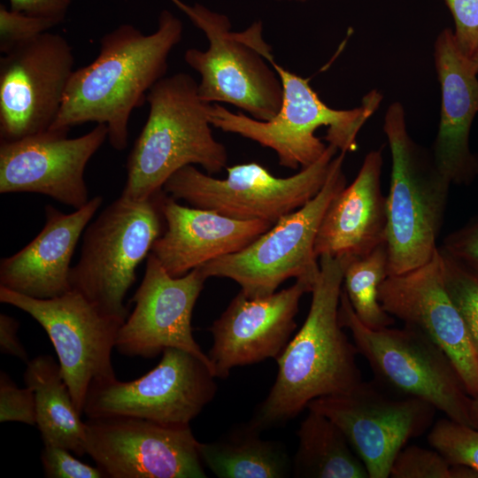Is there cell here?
I'll return each instance as SVG.
<instances>
[{
    "label": "cell",
    "mask_w": 478,
    "mask_h": 478,
    "mask_svg": "<svg viewBox=\"0 0 478 478\" xmlns=\"http://www.w3.org/2000/svg\"><path fill=\"white\" fill-rule=\"evenodd\" d=\"M19 327V322L14 318L0 314V350L4 354L14 356L27 363V353L17 335Z\"/></svg>",
    "instance_id": "8d00e7d4"
},
{
    "label": "cell",
    "mask_w": 478,
    "mask_h": 478,
    "mask_svg": "<svg viewBox=\"0 0 478 478\" xmlns=\"http://www.w3.org/2000/svg\"><path fill=\"white\" fill-rule=\"evenodd\" d=\"M86 451L107 478H204L189 425L131 416L89 418Z\"/></svg>",
    "instance_id": "5bb4252c"
},
{
    "label": "cell",
    "mask_w": 478,
    "mask_h": 478,
    "mask_svg": "<svg viewBox=\"0 0 478 478\" xmlns=\"http://www.w3.org/2000/svg\"><path fill=\"white\" fill-rule=\"evenodd\" d=\"M182 34L181 20L168 10L160 12L152 34L144 35L131 24L106 33L100 39L97 57L73 72L50 129L70 130L87 122L105 124L111 146L126 149L130 115L166 76L168 57Z\"/></svg>",
    "instance_id": "6da1fadb"
},
{
    "label": "cell",
    "mask_w": 478,
    "mask_h": 478,
    "mask_svg": "<svg viewBox=\"0 0 478 478\" xmlns=\"http://www.w3.org/2000/svg\"><path fill=\"white\" fill-rule=\"evenodd\" d=\"M383 130L392 158L386 197L388 274L397 275L426 264L438 250L451 183L433 156L411 138L399 102L389 106Z\"/></svg>",
    "instance_id": "5b68a950"
},
{
    "label": "cell",
    "mask_w": 478,
    "mask_h": 478,
    "mask_svg": "<svg viewBox=\"0 0 478 478\" xmlns=\"http://www.w3.org/2000/svg\"><path fill=\"white\" fill-rule=\"evenodd\" d=\"M206 279L200 267L173 277L150 252L143 281L131 300L135 308L119 330L115 349L122 355L143 358L156 357L166 348L180 349L199 358L214 374L191 328L192 312Z\"/></svg>",
    "instance_id": "e0dca14e"
},
{
    "label": "cell",
    "mask_w": 478,
    "mask_h": 478,
    "mask_svg": "<svg viewBox=\"0 0 478 478\" xmlns=\"http://www.w3.org/2000/svg\"><path fill=\"white\" fill-rule=\"evenodd\" d=\"M455 24L461 51L471 58L478 50V0H444Z\"/></svg>",
    "instance_id": "836d02e7"
},
{
    "label": "cell",
    "mask_w": 478,
    "mask_h": 478,
    "mask_svg": "<svg viewBox=\"0 0 478 478\" xmlns=\"http://www.w3.org/2000/svg\"><path fill=\"white\" fill-rule=\"evenodd\" d=\"M471 412L474 426L478 428V395L472 397Z\"/></svg>",
    "instance_id": "74e56055"
},
{
    "label": "cell",
    "mask_w": 478,
    "mask_h": 478,
    "mask_svg": "<svg viewBox=\"0 0 478 478\" xmlns=\"http://www.w3.org/2000/svg\"><path fill=\"white\" fill-rule=\"evenodd\" d=\"M74 58L68 41L49 31L0 59V137L15 141L48 130L63 103Z\"/></svg>",
    "instance_id": "9a60e30c"
},
{
    "label": "cell",
    "mask_w": 478,
    "mask_h": 478,
    "mask_svg": "<svg viewBox=\"0 0 478 478\" xmlns=\"http://www.w3.org/2000/svg\"><path fill=\"white\" fill-rule=\"evenodd\" d=\"M23 378L35 392L36 425L44 445L62 447L77 456L87 454L86 423L77 412L59 363L49 355L37 356L27 363Z\"/></svg>",
    "instance_id": "cb8c5ba5"
},
{
    "label": "cell",
    "mask_w": 478,
    "mask_h": 478,
    "mask_svg": "<svg viewBox=\"0 0 478 478\" xmlns=\"http://www.w3.org/2000/svg\"><path fill=\"white\" fill-rule=\"evenodd\" d=\"M307 409L331 420L364 464L369 478L389 477L394 459L407 443L432 426L436 409L398 394L377 381L312 400Z\"/></svg>",
    "instance_id": "8fae6325"
},
{
    "label": "cell",
    "mask_w": 478,
    "mask_h": 478,
    "mask_svg": "<svg viewBox=\"0 0 478 478\" xmlns=\"http://www.w3.org/2000/svg\"><path fill=\"white\" fill-rule=\"evenodd\" d=\"M378 298L389 315L437 344L451 359L468 395H478V356L464 319L446 289L439 248L426 264L388 275L380 285Z\"/></svg>",
    "instance_id": "ac0fdd59"
},
{
    "label": "cell",
    "mask_w": 478,
    "mask_h": 478,
    "mask_svg": "<svg viewBox=\"0 0 478 478\" xmlns=\"http://www.w3.org/2000/svg\"><path fill=\"white\" fill-rule=\"evenodd\" d=\"M166 229L150 253L173 277L237 252L271 228L264 220H241L212 210L188 207L166 194Z\"/></svg>",
    "instance_id": "44dd1931"
},
{
    "label": "cell",
    "mask_w": 478,
    "mask_h": 478,
    "mask_svg": "<svg viewBox=\"0 0 478 478\" xmlns=\"http://www.w3.org/2000/svg\"><path fill=\"white\" fill-rule=\"evenodd\" d=\"M435 64L442 104L433 159L451 184H468L478 174V159L469 146L471 126L478 112V73L450 28L436 40Z\"/></svg>",
    "instance_id": "ffe728a7"
},
{
    "label": "cell",
    "mask_w": 478,
    "mask_h": 478,
    "mask_svg": "<svg viewBox=\"0 0 478 478\" xmlns=\"http://www.w3.org/2000/svg\"><path fill=\"white\" fill-rule=\"evenodd\" d=\"M70 451L58 446L44 445L41 460L49 478H102L100 469L75 459Z\"/></svg>",
    "instance_id": "d6a6232c"
},
{
    "label": "cell",
    "mask_w": 478,
    "mask_h": 478,
    "mask_svg": "<svg viewBox=\"0 0 478 478\" xmlns=\"http://www.w3.org/2000/svg\"><path fill=\"white\" fill-rule=\"evenodd\" d=\"M446 289L461 313L478 356V276L440 248Z\"/></svg>",
    "instance_id": "f1b7e54d"
},
{
    "label": "cell",
    "mask_w": 478,
    "mask_h": 478,
    "mask_svg": "<svg viewBox=\"0 0 478 478\" xmlns=\"http://www.w3.org/2000/svg\"><path fill=\"white\" fill-rule=\"evenodd\" d=\"M103 203L96 196L81 208L64 213L45 205V224L23 249L0 263V286L39 299L71 290L70 263L78 241Z\"/></svg>",
    "instance_id": "7402d4cb"
},
{
    "label": "cell",
    "mask_w": 478,
    "mask_h": 478,
    "mask_svg": "<svg viewBox=\"0 0 478 478\" xmlns=\"http://www.w3.org/2000/svg\"><path fill=\"white\" fill-rule=\"evenodd\" d=\"M266 59L278 73L283 89L278 112L268 120H258L242 112H233L220 104H211L212 126L234 133L274 150L281 166L305 168L318 161L328 145L315 135L316 130L328 127L325 136L328 144L341 152L357 149V135L378 108L382 96L372 90L359 107L336 110L320 100L307 79L284 69L270 54Z\"/></svg>",
    "instance_id": "277c9868"
},
{
    "label": "cell",
    "mask_w": 478,
    "mask_h": 478,
    "mask_svg": "<svg viewBox=\"0 0 478 478\" xmlns=\"http://www.w3.org/2000/svg\"><path fill=\"white\" fill-rule=\"evenodd\" d=\"M347 260L319 258L307 317L276 358L275 382L250 420L261 431L293 419L315 398L347 392L362 382L358 351L338 316Z\"/></svg>",
    "instance_id": "7a4b0ae2"
},
{
    "label": "cell",
    "mask_w": 478,
    "mask_h": 478,
    "mask_svg": "<svg viewBox=\"0 0 478 478\" xmlns=\"http://www.w3.org/2000/svg\"><path fill=\"white\" fill-rule=\"evenodd\" d=\"M309 412L297 430L295 477L369 478L342 430L325 415Z\"/></svg>",
    "instance_id": "484cf974"
},
{
    "label": "cell",
    "mask_w": 478,
    "mask_h": 478,
    "mask_svg": "<svg viewBox=\"0 0 478 478\" xmlns=\"http://www.w3.org/2000/svg\"><path fill=\"white\" fill-rule=\"evenodd\" d=\"M337 150L328 144L318 161L287 178L275 177L253 162L227 167L225 179H216L189 165L173 173L163 190L192 207L235 220H264L274 225L318 194Z\"/></svg>",
    "instance_id": "30bf717a"
},
{
    "label": "cell",
    "mask_w": 478,
    "mask_h": 478,
    "mask_svg": "<svg viewBox=\"0 0 478 478\" xmlns=\"http://www.w3.org/2000/svg\"><path fill=\"white\" fill-rule=\"evenodd\" d=\"M428 442L451 464L467 466L478 473V428L445 417L431 427Z\"/></svg>",
    "instance_id": "f546056e"
},
{
    "label": "cell",
    "mask_w": 478,
    "mask_h": 478,
    "mask_svg": "<svg viewBox=\"0 0 478 478\" xmlns=\"http://www.w3.org/2000/svg\"><path fill=\"white\" fill-rule=\"evenodd\" d=\"M66 129H48L0 143V193H38L75 210L89 201L84 171L108 137L105 124L68 138Z\"/></svg>",
    "instance_id": "2e32d148"
},
{
    "label": "cell",
    "mask_w": 478,
    "mask_h": 478,
    "mask_svg": "<svg viewBox=\"0 0 478 478\" xmlns=\"http://www.w3.org/2000/svg\"><path fill=\"white\" fill-rule=\"evenodd\" d=\"M470 58L476 73H478V50Z\"/></svg>",
    "instance_id": "f35d334b"
},
{
    "label": "cell",
    "mask_w": 478,
    "mask_h": 478,
    "mask_svg": "<svg viewBox=\"0 0 478 478\" xmlns=\"http://www.w3.org/2000/svg\"><path fill=\"white\" fill-rule=\"evenodd\" d=\"M74 0H9L10 9L62 23Z\"/></svg>",
    "instance_id": "d590c367"
},
{
    "label": "cell",
    "mask_w": 478,
    "mask_h": 478,
    "mask_svg": "<svg viewBox=\"0 0 478 478\" xmlns=\"http://www.w3.org/2000/svg\"><path fill=\"white\" fill-rule=\"evenodd\" d=\"M392 478H476L467 466L451 464L442 453L418 445L405 446L391 466Z\"/></svg>",
    "instance_id": "83f0119b"
},
{
    "label": "cell",
    "mask_w": 478,
    "mask_h": 478,
    "mask_svg": "<svg viewBox=\"0 0 478 478\" xmlns=\"http://www.w3.org/2000/svg\"><path fill=\"white\" fill-rule=\"evenodd\" d=\"M338 316L375 381L398 394L428 402L454 421L475 428L472 397L449 357L426 335L407 325L380 329L365 326L343 289Z\"/></svg>",
    "instance_id": "ba28073f"
},
{
    "label": "cell",
    "mask_w": 478,
    "mask_h": 478,
    "mask_svg": "<svg viewBox=\"0 0 478 478\" xmlns=\"http://www.w3.org/2000/svg\"><path fill=\"white\" fill-rule=\"evenodd\" d=\"M165 197L163 189L141 201L120 196L86 227L69 282L100 312L126 320L135 269L164 232Z\"/></svg>",
    "instance_id": "52a82bcc"
},
{
    "label": "cell",
    "mask_w": 478,
    "mask_h": 478,
    "mask_svg": "<svg viewBox=\"0 0 478 478\" xmlns=\"http://www.w3.org/2000/svg\"><path fill=\"white\" fill-rule=\"evenodd\" d=\"M314 283L297 279L287 289L258 297L240 290L209 328L213 343L207 355L215 377H227L235 366L276 359L297 328L300 299Z\"/></svg>",
    "instance_id": "d6986e66"
},
{
    "label": "cell",
    "mask_w": 478,
    "mask_h": 478,
    "mask_svg": "<svg viewBox=\"0 0 478 478\" xmlns=\"http://www.w3.org/2000/svg\"><path fill=\"white\" fill-rule=\"evenodd\" d=\"M0 421L36 425L35 396L26 386L19 388L3 371L0 374Z\"/></svg>",
    "instance_id": "1f68e13d"
},
{
    "label": "cell",
    "mask_w": 478,
    "mask_h": 478,
    "mask_svg": "<svg viewBox=\"0 0 478 478\" xmlns=\"http://www.w3.org/2000/svg\"><path fill=\"white\" fill-rule=\"evenodd\" d=\"M440 249L478 276V218L448 235Z\"/></svg>",
    "instance_id": "e575fe53"
},
{
    "label": "cell",
    "mask_w": 478,
    "mask_h": 478,
    "mask_svg": "<svg viewBox=\"0 0 478 478\" xmlns=\"http://www.w3.org/2000/svg\"><path fill=\"white\" fill-rule=\"evenodd\" d=\"M0 301L28 313L43 328L77 412L82 415L91 383L116 377L112 351L125 320L100 312L72 289L60 297L39 299L0 286Z\"/></svg>",
    "instance_id": "4fadbf2b"
},
{
    "label": "cell",
    "mask_w": 478,
    "mask_h": 478,
    "mask_svg": "<svg viewBox=\"0 0 478 478\" xmlns=\"http://www.w3.org/2000/svg\"><path fill=\"white\" fill-rule=\"evenodd\" d=\"M162 353L160 362L138 379L93 382L84 405L87 418L131 416L189 425L213 399L216 377L206 364L185 351L166 348Z\"/></svg>",
    "instance_id": "7c38bea8"
},
{
    "label": "cell",
    "mask_w": 478,
    "mask_h": 478,
    "mask_svg": "<svg viewBox=\"0 0 478 478\" xmlns=\"http://www.w3.org/2000/svg\"><path fill=\"white\" fill-rule=\"evenodd\" d=\"M388 275L386 243L365 257L348 258L344 268L343 289L358 320L373 329L390 327L395 321L378 298L380 285Z\"/></svg>",
    "instance_id": "4316f807"
},
{
    "label": "cell",
    "mask_w": 478,
    "mask_h": 478,
    "mask_svg": "<svg viewBox=\"0 0 478 478\" xmlns=\"http://www.w3.org/2000/svg\"><path fill=\"white\" fill-rule=\"evenodd\" d=\"M260 433L249 421L213 442H199L202 462L220 478L289 477L292 460L285 447L263 439Z\"/></svg>",
    "instance_id": "d4e9b609"
},
{
    "label": "cell",
    "mask_w": 478,
    "mask_h": 478,
    "mask_svg": "<svg viewBox=\"0 0 478 478\" xmlns=\"http://www.w3.org/2000/svg\"><path fill=\"white\" fill-rule=\"evenodd\" d=\"M147 120L127 160L121 196L144 200L163 189L181 167L199 165L208 174L227 166L226 147L212 132L211 104L198 94V83L186 73L165 76L147 94Z\"/></svg>",
    "instance_id": "3957f363"
},
{
    "label": "cell",
    "mask_w": 478,
    "mask_h": 478,
    "mask_svg": "<svg viewBox=\"0 0 478 478\" xmlns=\"http://www.w3.org/2000/svg\"><path fill=\"white\" fill-rule=\"evenodd\" d=\"M60 24L51 19L31 16L0 4V51L6 54L16 47Z\"/></svg>",
    "instance_id": "4dcf8cb0"
},
{
    "label": "cell",
    "mask_w": 478,
    "mask_h": 478,
    "mask_svg": "<svg viewBox=\"0 0 478 478\" xmlns=\"http://www.w3.org/2000/svg\"><path fill=\"white\" fill-rule=\"evenodd\" d=\"M170 1L208 41L207 50L191 48L184 54L185 62L199 73V96L209 104H233L258 120H271L281 106L283 89L266 59L272 48L263 38L262 22L232 31L225 14L198 3Z\"/></svg>",
    "instance_id": "8992f818"
},
{
    "label": "cell",
    "mask_w": 478,
    "mask_h": 478,
    "mask_svg": "<svg viewBox=\"0 0 478 478\" xmlns=\"http://www.w3.org/2000/svg\"><path fill=\"white\" fill-rule=\"evenodd\" d=\"M381 150L366 154L355 178L331 201L321 220L315 253L362 258L386 243V197L381 189Z\"/></svg>",
    "instance_id": "603a6c76"
},
{
    "label": "cell",
    "mask_w": 478,
    "mask_h": 478,
    "mask_svg": "<svg viewBox=\"0 0 478 478\" xmlns=\"http://www.w3.org/2000/svg\"><path fill=\"white\" fill-rule=\"evenodd\" d=\"M345 154L335 156L317 195L244 249L200 266L204 276L231 279L248 297L271 295L290 278L315 281L320 272L315 241L329 204L346 186Z\"/></svg>",
    "instance_id": "9c48e42d"
},
{
    "label": "cell",
    "mask_w": 478,
    "mask_h": 478,
    "mask_svg": "<svg viewBox=\"0 0 478 478\" xmlns=\"http://www.w3.org/2000/svg\"><path fill=\"white\" fill-rule=\"evenodd\" d=\"M275 1H289V2L296 1V2H306V1H308V0H275Z\"/></svg>",
    "instance_id": "ab89813d"
}]
</instances>
